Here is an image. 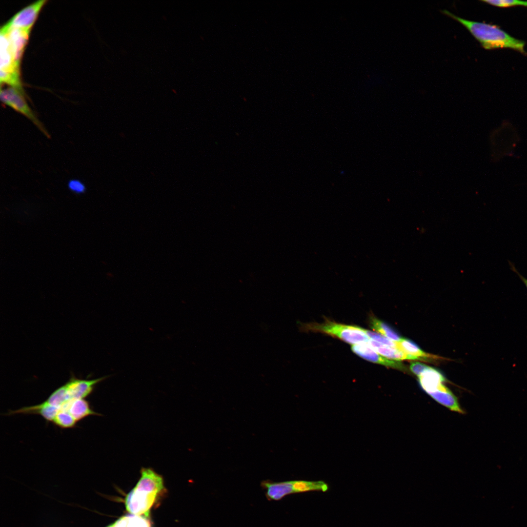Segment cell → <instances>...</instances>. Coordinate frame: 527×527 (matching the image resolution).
<instances>
[{
	"instance_id": "cell-5",
	"label": "cell",
	"mask_w": 527,
	"mask_h": 527,
	"mask_svg": "<svg viewBox=\"0 0 527 527\" xmlns=\"http://www.w3.org/2000/svg\"><path fill=\"white\" fill-rule=\"evenodd\" d=\"M46 0H38L27 6L16 14L4 25L25 30H30Z\"/></svg>"
},
{
	"instance_id": "cell-8",
	"label": "cell",
	"mask_w": 527,
	"mask_h": 527,
	"mask_svg": "<svg viewBox=\"0 0 527 527\" xmlns=\"http://www.w3.org/2000/svg\"><path fill=\"white\" fill-rule=\"evenodd\" d=\"M351 350L357 355L372 363L401 370H406L405 366L401 362L389 360L382 356L366 343L353 345Z\"/></svg>"
},
{
	"instance_id": "cell-4",
	"label": "cell",
	"mask_w": 527,
	"mask_h": 527,
	"mask_svg": "<svg viewBox=\"0 0 527 527\" xmlns=\"http://www.w3.org/2000/svg\"><path fill=\"white\" fill-rule=\"evenodd\" d=\"M23 93V91L12 86L1 89L0 100L4 104L28 119L47 138H50V135L43 124L28 106Z\"/></svg>"
},
{
	"instance_id": "cell-17",
	"label": "cell",
	"mask_w": 527,
	"mask_h": 527,
	"mask_svg": "<svg viewBox=\"0 0 527 527\" xmlns=\"http://www.w3.org/2000/svg\"><path fill=\"white\" fill-rule=\"evenodd\" d=\"M292 483L294 493L312 491L325 492L329 489L327 484L323 481H307L296 480L292 481Z\"/></svg>"
},
{
	"instance_id": "cell-25",
	"label": "cell",
	"mask_w": 527,
	"mask_h": 527,
	"mask_svg": "<svg viewBox=\"0 0 527 527\" xmlns=\"http://www.w3.org/2000/svg\"><path fill=\"white\" fill-rule=\"evenodd\" d=\"M516 273L517 274V275H518L519 278L521 279L522 282L524 283V284L526 286V288L527 289V279L526 278H525V277H524L523 276H522L520 273H519L518 272H516Z\"/></svg>"
},
{
	"instance_id": "cell-14",
	"label": "cell",
	"mask_w": 527,
	"mask_h": 527,
	"mask_svg": "<svg viewBox=\"0 0 527 527\" xmlns=\"http://www.w3.org/2000/svg\"><path fill=\"white\" fill-rule=\"evenodd\" d=\"M366 343L375 351L388 359L396 361L404 360H418L399 349L385 345L371 339H370Z\"/></svg>"
},
{
	"instance_id": "cell-7",
	"label": "cell",
	"mask_w": 527,
	"mask_h": 527,
	"mask_svg": "<svg viewBox=\"0 0 527 527\" xmlns=\"http://www.w3.org/2000/svg\"><path fill=\"white\" fill-rule=\"evenodd\" d=\"M0 30L6 34L15 62L19 66L24 47L27 42L30 30L9 27L4 25L1 27Z\"/></svg>"
},
{
	"instance_id": "cell-15",
	"label": "cell",
	"mask_w": 527,
	"mask_h": 527,
	"mask_svg": "<svg viewBox=\"0 0 527 527\" xmlns=\"http://www.w3.org/2000/svg\"><path fill=\"white\" fill-rule=\"evenodd\" d=\"M106 527H151L148 517L134 514L123 516Z\"/></svg>"
},
{
	"instance_id": "cell-12",
	"label": "cell",
	"mask_w": 527,
	"mask_h": 527,
	"mask_svg": "<svg viewBox=\"0 0 527 527\" xmlns=\"http://www.w3.org/2000/svg\"><path fill=\"white\" fill-rule=\"evenodd\" d=\"M261 485L266 489L265 495L269 500H280L287 495L294 493L292 481L271 482L264 481Z\"/></svg>"
},
{
	"instance_id": "cell-21",
	"label": "cell",
	"mask_w": 527,
	"mask_h": 527,
	"mask_svg": "<svg viewBox=\"0 0 527 527\" xmlns=\"http://www.w3.org/2000/svg\"><path fill=\"white\" fill-rule=\"evenodd\" d=\"M481 1L500 8H507L516 6L527 7V1L519 0H482Z\"/></svg>"
},
{
	"instance_id": "cell-18",
	"label": "cell",
	"mask_w": 527,
	"mask_h": 527,
	"mask_svg": "<svg viewBox=\"0 0 527 527\" xmlns=\"http://www.w3.org/2000/svg\"><path fill=\"white\" fill-rule=\"evenodd\" d=\"M371 327L378 333L395 342H400L402 338L389 325L374 317L370 319Z\"/></svg>"
},
{
	"instance_id": "cell-24",
	"label": "cell",
	"mask_w": 527,
	"mask_h": 527,
	"mask_svg": "<svg viewBox=\"0 0 527 527\" xmlns=\"http://www.w3.org/2000/svg\"><path fill=\"white\" fill-rule=\"evenodd\" d=\"M428 366L420 362H413L410 365L411 371L418 377L420 376Z\"/></svg>"
},
{
	"instance_id": "cell-23",
	"label": "cell",
	"mask_w": 527,
	"mask_h": 527,
	"mask_svg": "<svg viewBox=\"0 0 527 527\" xmlns=\"http://www.w3.org/2000/svg\"><path fill=\"white\" fill-rule=\"evenodd\" d=\"M68 186L71 191L77 194L83 193L85 191V186L79 180H70L68 183Z\"/></svg>"
},
{
	"instance_id": "cell-20",
	"label": "cell",
	"mask_w": 527,
	"mask_h": 527,
	"mask_svg": "<svg viewBox=\"0 0 527 527\" xmlns=\"http://www.w3.org/2000/svg\"><path fill=\"white\" fill-rule=\"evenodd\" d=\"M0 80L1 82L6 83L12 87L22 91L20 79V73H10L0 70Z\"/></svg>"
},
{
	"instance_id": "cell-2",
	"label": "cell",
	"mask_w": 527,
	"mask_h": 527,
	"mask_svg": "<svg viewBox=\"0 0 527 527\" xmlns=\"http://www.w3.org/2000/svg\"><path fill=\"white\" fill-rule=\"evenodd\" d=\"M441 12L464 26L485 49L509 48L525 53L524 41L512 37L496 25L469 20L446 9Z\"/></svg>"
},
{
	"instance_id": "cell-3",
	"label": "cell",
	"mask_w": 527,
	"mask_h": 527,
	"mask_svg": "<svg viewBox=\"0 0 527 527\" xmlns=\"http://www.w3.org/2000/svg\"><path fill=\"white\" fill-rule=\"evenodd\" d=\"M304 328L307 331L319 332L335 337L353 345L367 343L370 340L364 328L329 320L320 324H306Z\"/></svg>"
},
{
	"instance_id": "cell-9",
	"label": "cell",
	"mask_w": 527,
	"mask_h": 527,
	"mask_svg": "<svg viewBox=\"0 0 527 527\" xmlns=\"http://www.w3.org/2000/svg\"><path fill=\"white\" fill-rule=\"evenodd\" d=\"M59 407L60 410L68 412L77 422L89 416H101L93 410L89 402L85 399L69 400Z\"/></svg>"
},
{
	"instance_id": "cell-10",
	"label": "cell",
	"mask_w": 527,
	"mask_h": 527,
	"mask_svg": "<svg viewBox=\"0 0 527 527\" xmlns=\"http://www.w3.org/2000/svg\"><path fill=\"white\" fill-rule=\"evenodd\" d=\"M418 377L421 387L427 394L445 386V377L440 371L430 366Z\"/></svg>"
},
{
	"instance_id": "cell-1",
	"label": "cell",
	"mask_w": 527,
	"mask_h": 527,
	"mask_svg": "<svg viewBox=\"0 0 527 527\" xmlns=\"http://www.w3.org/2000/svg\"><path fill=\"white\" fill-rule=\"evenodd\" d=\"M165 492L162 476L151 468L142 467L138 483L125 498L126 509L130 514L148 517L150 509Z\"/></svg>"
},
{
	"instance_id": "cell-19",
	"label": "cell",
	"mask_w": 527,
	"mask_h": 527,
	"mask_svg": "<svg viewBox=\"0 0 527 527\" xmlns=\"http://www.w3.org/2000/svg\"><path fill=\"white\" fill-rule=\"evenodd\" d=\"M52 423L60 428H70L74 427L78 422L68 412L59 408Z\"/></svg>"
},
{
	"instance_id": "cell-16",
	"label": "cell",
	"mask_w": 527,
	"mask_h": 527,
	"mask_svg": "<svg viewBox=\"0 0 527 527\" xmlns=\"http://www.w3.org/2000/svg\"><path fill=\"white\" fill-rule=\"evenodd\" d=\"M397 344L398 349L418 360H421L422 358H437V357L435 355L425 352L410 340L402 338L400 342H397Z\"/></svg>"
},
{
	"instance_id": "cell-13",
	"label": "cell",
	"mask_w": 527,
	"mask_h": 527,
	"mask_svg": "<svg viewBox=\"0 0 527 527\" xmlns=\"http://www.w3.org/2000/svg\"><path fill=\"white\" fill-rule=\"evenodd\" d=\"M435 401L450 410L464 413L457 397L445 385L442 388L428 394Z\"/></svg>"
},
{
	"instance_id": "cell-22",
	"label": "cell",
	"mask_w": 527,
	"mask_h": 527,
	"mask_svg": "<svg viewBox=\"0 0 527 527\" xmlns=\"http://www.w3.org/2000/svg\"><path fill=\"white\" fill-rule=\"evenodd\" d=\"M365 330L370 339L385 345L398 348L397 342L393 341L379 333L366 329H365Z\"/></svg>"
},
{
	"instance_id": "cell-11",
	"label": "cell",
	"mask_w": 527,
	"mask_h": 527,
	"mask_svg": "<svg viewBox=\"0 0 527 527\" xmlns=\"http://www.w3.org/2000/svg\"><path fill=\"white\" fill-rule=\"evenodd\" d=\"M0 31V70L10 73H20V67L15 62L7 35L3 31Z\"/></svg>"
},
{
	"instance_id": "cell-6",
	"label": "cell",
	"mask_w": 527,
	"mask_h": 527,
	"mask_svg": "<svg viewBox=\"0 0 527 527\" xmlns=\"http://www.w3.org/2000/svg\"><path fill=\"white\" fill-rule=\"evenodd\" d=\"M106 377L87 380L72 377L63 385L69 400L85 399L93 392L95 385Z\"/></svg>"
}]
</instances>
